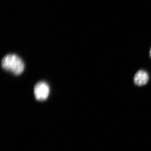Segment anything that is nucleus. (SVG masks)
<instances>
[{
  "instance_id": "3",
  "label": "nucleus",
  "mask_w": 151,
  "mask_h": 151,
  "mask_svg": "<svg viewBox=\"0 0 151 151\" xmlns=\"http://www.w3.org/2000/svg\"><path fill=\"white\" fill-rule=\"evenodd\" d=\"M148 73L145 70H139L134 76V83L138 86L146 85L149 81Z\"/></svg>"
},
{
  "instance_id": "2",
  "label": "nucleus",
  "mask_w": 151,
  "mask_h": 151,
  "mask_svg": "<svg viewBox=\"0 0 151 151\" xmlns=\"http://www.w3.org/2000/svg\"><path fill=\"white\" fill-rule=\"evenodd\" d=\"M50 89L48 84L45 81H40L34 87V94L36 99L38 101L46 100L49 95Z\"/></svg>"
},
{
  "instance_id": "1",
  "label": "nucleus",
  "mask_w": 151,
  "mask_h": 151,
  "mask_svg": "<svg viewBox=\"0 0 151 151\" xmlns=\"http://www.w3.org/2000/svg\"><path fill=\"white\" fill-rule=\"evenodd\" d=\"M1 65L4 70L15 75H20L24 70V63L16 54H8L4 57Z\"/></svg>"
},
{
  "instance_id": "4",
  "label": "nucleus",
  "mask_w": 151,
  "mask_h": 151,
  "mask_svg": "<svg viewBox=\"0 0 151 151\" xmlns=\"http://www.w3.org/2000/svg\"><path fill=\"white\" fill-rule=\"evenodd\" d=\"M150 58H151V48L150 49Z\"/></svg>"
}]
</instances>
